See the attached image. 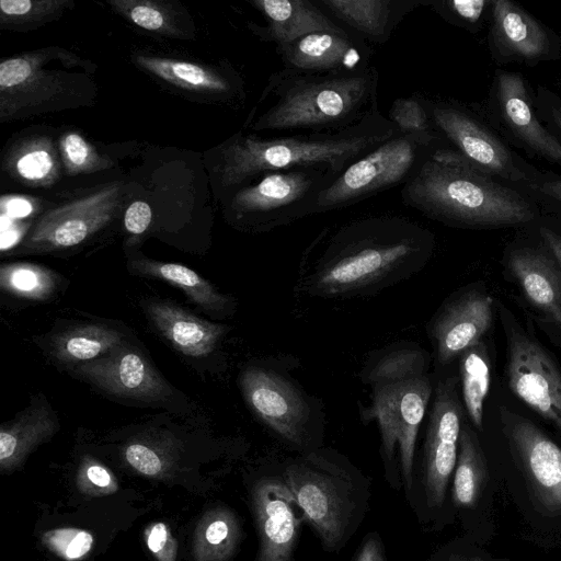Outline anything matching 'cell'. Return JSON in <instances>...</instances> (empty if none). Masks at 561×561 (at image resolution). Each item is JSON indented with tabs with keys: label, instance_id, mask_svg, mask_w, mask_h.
Listing matches in <instances>:
<instances>
[{
	"label": "cell",
	"instance_id": "6da1fadb",
	"mask_svg": "<svg viewBox=\"0 0 561 561\" xmlns=\"http://www.w3.org/2000/svg\"><path fill=\"white\" fill-rule=\"evenodd\" d=\"M434 250V233L409 217H354L320 232L309 248L313 259L300 288L328 299L373 295L419 273Z\"/></svg>",
	"mask_w": 561,
	"mask_h": 561
},
{
	"label": "cell",
	"instance_id": "7a4b0ae2",
	"mask_svg": "<svg viewBox=\"0 0 561 561\" xmlns=\"http://www.w3.org/2000/svg\"><path fill=\"white\" fill-rule=\"evenodd\" d=\"M379 72L373 65L350 73H271L245 126L276 136L337 133L378 108Z\"/></svg>",
	"mask_w": 561,
	"mask_h": 561
},
{
	"label": "cell",
	"instance_id": "3957f363",
	"mask_svg": "<svg viewBox=\"0 0 561 561\" xmlns=\"http://www.w3.org/2000/svg\"><path fill=\"white\" fill-rule=\"evenodd\" d=\"M401 199L425 217L462 229L527 227L541 214L527 194L466 163L446 146L402 186Z\"/></svg>",
	"mask_w": 561,
	"mask_h": 561
},
{
	"label": "cell",
	"instance_id": "277c9868",
	"mask_svg": "<svg viewBox=\"0 0 561 561\" xmlns=\"http://www.w3.org/2000/svg\"><path fill=\"white\" fill-rule=\"evenodd\" d=\"M398 133L380 111L337 133L261 137L239 131L218 150L215 172L227 192L266 171L319 168L337 176Z\"/></svg>",
	"mask_w": 561,
	"mask_h": 561
},
{
	"label": "cell",
	"instance_id": "5b68a950",
	"mask_svg": "<svg viewBox=\"0 0 561 561\" xmlns=\"http://www.w3.org/2000/svg\"><path fill=\"white\" fill-rule=\"evenodd\" d=\"M502 417L507 465L492 466L499 495L517 516L524 541L546 551L559 549L561 446L531 421L504 410Z\"/></svg>",
	"mask_w": 561,
	"mask_h": 561
},
{
	"label": "cell",
	"instance_id": "8992f818",
	"mask_svg": "<svg viewBox=\"0 0 561 561\" xmlns=\"http://www.w3.org/2000/svg\"><path fill=\"white\" fill-rule=\"evenodd\" d=\"M282 478L322 547L342 549L367 508L365 476L342 454L318 447L290 460Z\"/></svg>",
	"mask_w": 561,
	"mask_h": 561
},
{
	"label": "cell",
	"instance_id": "52a82bcc",
	"mask_svg": "<svg viewBox=\"0 0 561 561\" xmlns=\"http://www.w3.org/2000/svg\"><path fill=\"white\" fill-rule=\"evenodd\" d=\"M96 67L71 51L50 46L0 62V122L94 104Z\"/></svg>",
	"mask_w": 561,
	"mask_h": 561
},
{
	"label": "cell",
	"instance_id": "ba28073f",
	"mask_svg": "<svg viewBox=\"0 0 561 561\" xmlns=\"http://www.w3.org/2000/svg\"><path fill=\"white\" fill-rule=\"evenodd\" d=\"M449 146L438 133H401L348 165L320 194L316 214L355 205L404 185L438 149Z\"/></svg>",
	"mask_w": 561,
	"mask_h": 561
},
{
	"label": "cell",
	"instance_id": "9c48e42d",
	"mask_svg": "<svg viewBox=\"0 0 561 561\" xmlns=\"http://www.w3.org/2000/svg\"><path fill=\"white\" fill-rule=\"evenodd\" d=\"M335 178L319 168L262 172L230 191L227 211L241 228L271 231L314 215L320 194Z\"/></svg>",
	"mask_w": 561,
	"mask_h": 561
},
{
	"label": "cell",
	"instance_id": "30bf717a",
	"mask_svg": "<svg viewBox=\"0 0 561 561\" xmlns=\"http://www.w3.org/2000/svg\"><path fill=\"white\" fill-rule=\"evenodd\" d=\"M422 99L435 130L474 170L522 192L539 173L479 112L454 99Z\"/></svg>",
	"mask_w": 561,
	"mask_h": 561
},
{
	"label": "cell",
	"instance_id": "8fae6325",
	"mask_svg": "<svg viewBox=\"0 0 561 561\" xmlns=\"http://www.w3.org/2000/svg\"><path fill=\"white\" fill-rule=\"evenodd\" d=\"M433 393L432 378L424 374L371 388L370 404L360 409L364 421L378 424L388 481L400 486L401 478L407 495L413 486L419 430Z\"/></svg>",
	"mask_w": 561,
	"mask_h": 561
},
{
	"label": "cell",
	"instance_id": "7c38bea8",
	"mask_svg": "<svg viewBox=\"0 0 561 561\" xmlns=\"http://www.w3.org/2000/svg\"><path fill=\"white\" fill-rule=\"evenodd\" d=\"M243 398L253 414L293 447L308 451L322 434L319 403L295 381L274 369L251 365L240 376Z\"/></svg>",
	"mask_w": 561,
	"mask_h": 561
},
{
	"label": "cell",
	"instance_id": "4fadbf2b",
	"mask_svg": "<svg viewBox=\"0 0 561 561\" xmlns=\"http://www.w3.org/2000/svg\"><path fill=\"white\" fill-rule=\"evenodd\" d=\"M462 424L463 407L458 394V380L454 376L447 377L434 388L421 473L425 508L443 524L454 522L449 511V490Z\"/></svg>",
	"mask_w": 561,
	"mask_h": 561
},
{
	"label": "cell",
	"instance_id": "5bb4252c",
	"mask_svg": "<svg viewBox=\"0 0 561 561\" xmlns=\"http://www.w3.org/2000/svg\"><path fill=\"white\" fill-rule=\"evenodd\" d=\"M483 113L508 145L561 168V141L539 117L535 92L522 73L502 68L494 71Z\"/></svg>",
	"mask_w": 561,
	"mask_h": 561
},
{
	"label": "cell",
	"instance_id": "9a60e30c",
	"mask_svg": "<svg viewBox=\"0 0 561 561\" xmlns=\"http://www.w3.org/2000/svg\"><path fill=\"white\" fill-rule=\"evenodd\" d=\"M500 486L491 461L473 431L463 422L449 490V511L467 538L485 546L496 536L495 502Z\"/></svg>",
	"mask_w": 561,
	"mask_h": 561
},
{
	"label": "cell",
	"instance_id": "2e32d148",
	"mask_svg": "<svg viewBox=\"0 0 561 561\" xmlns=\"http://www.w3.org/2000/svg\"><path fill=\"white\" fill-rule=\"evenodd\" d=\"M122 198L123 184L113 182L46 210L28 230L18 252L47 253L83 243L116 217Z\"/></svg>",
	"mask_w": 561,
	"mask_h": 561
},
{
	"label": "cell",
	"instance_id": "e0dca14e",
	"mask_svg": "<svg viewBox=\"0 0 561 561\" xmlns=\"http://www.w3.org/2000/svg\"><path fill=\"white\" fill-rule=\"evenodd\" d=\"M486 46L499 66L535 67L561 59V36L513 0H493Z\"/></svg>",
	"mask_w": 561,
	"mask_h": 561
},
{
	"label": "cell",
	"instance_id": "ac0fdd59",
	"mask_svg": "<svg viewBox=\"0 0 561 561\" xmlns=\"http://www.w3.org/2000/svg\"><path fill=\"white\" fill-rule=\"evenodd\" d=\"M505 375L511 390L561 432V371L549 353L520 328L506 327Z\"/></svg>",
	"mask_w": 561,
	"mask_h": 561
},
{
	"label": "cell",
	"instance_id": "d6986e66",
	"mask_svg": "<svg viewBox=\"0 0 561 561\" xmlns=\"http://www.w3.org/2000/svg\"><path fill=\"white\" fill-rule=\"evenodd\" d=\"M285 69L306 73H350L371 67L373 47L351 32H314L276 46Z\"/></svg>",
	"mask_w": 561,
	"mask_h": 561
},
{
	"label": "cell",
	"instance_id": "ffe728a7",
	"mask_svg": "<svg viewBox=\"0 0 561 561\" xmlns=\"http://www.w3.org/2000/svg\"><path fill=\"white\" fill-rule=\"evenodd\" d=\"M251 503L259 536L254 561H294L300 519L283 478L259 480L252 489Z\"/></svg>",
	"mask_w": 561,
	"mask_h": 561
},
{
	"label": "cell",
	"instance_id": "44dd1931",
	"mask_svg": "<svg viewBox=\"0 0 561 561\" xmlns=\"http://www.w3.org/2000/svg\"><path fill=\"white\" fill-rule=\"evenodd\" d=\"M73 373L108 393L145 401H165L171 388L147 358L124 344L108 355L77 365Z\"/></svg>",
	"mask_w": 561,
	"mask_h": 561
},
{
	"label": "cell",
	"instance_id": "7402d4cb",
	"mask_svg": "<svg viewBox=\"0 0 561 561\" xmlns=\"http://www.w3.org/2000/svg\"><path fill=\"white\" fill-rule=\"evenodd\" d=\"M492 297L470 290L449 299L437 310L427 332L435 344L438 365H448L481 342L492 323Z\"/></svg>",
	"mask_w": 561,
	"mask_h": 561
},
{
	"label": "cell",
	"instance_id": "603a6c76",
	"mask_svg": "<svg viewBox=\"0 0 561 561\" xmlns=\"http://www.w3.org/2000/svg\"><path fill=\"white\" fill-rule=\"evenodd\" d=\"M331 19L371 45H383L425 0H313Z\"/></svg>",
	"mask_w": 561,
	"mask_h": 561
},
{
	"label": "cell",
	"instance_id": "cb8c5ba5",
	"mask_svg": "<svg viewBox=\"0 0 561 561\" xmlns=\"http://www.w3.org/2000/svg\"><path fill=\"white\" fill-rule=\"evenodd\" d=\"M249 3L266 21L265 25L249 22V30L262 42L276 46L314 32H347L313 0H249Z\"/></svg>",
	"mask_w": 561,
	"mask_h": 561
},
{
	"label": "cell",
	"instance_id": "d4e9b609",
	"mask_svg": "<svg viewBox=\"0 0 561 561\" xmlns=\"http://www.w3.org/2000/svg\"><path fill=\"white\" fill-rule=\"evenodd\" d=\"M146 314L175 350L191 357L211 354L229 329L198 318L169 300L150 299Z\"/></svg>",
	"mask_w": 561,
	"mask_h": 561
},
{
	"label": "cell",
	"instance_id": "484cf974",
	"mask_svg": "<svg viewBox=\"0 0 561 561\" xmlns=\"http://www.w3.org/2000/svg\"><path fill=\"white\" fill-rule=\"evenodd\" d=\"M507 264L528 301L561 324V271L556 261L539 248L523 245L510 250Z\"/></svg>",
	"mask_w": 561,
	"mask_h": 561
},
{
	"label": "cell",
	"instance_id": "4316f807",
	"mask_svg": "<svg viewBox=\"0 0 561 561\" xmlns=\"http://www.w3.org/2000/svg\"><path fill=\"white\" fill-rule=\"evenodd\" d=\"M134 62L157 78L187 91L226 98L242 94L238 77L196 62L148 55H136Z\"/></svg>",
	"mask_w": 561,
	"mask_h": 561
},
{
	"label": "cell",
	"instance_id": "83f0119b",
	"mask_svg": "<svg viewBox=\"0 0 561 561\" xmlns=\"http://www.w3.org/2000/svg\"><path fill=\"white\" fill-rule=\"evenodd\" d=\"M128 268L135 275L161 279L176 286L192 302L214 316L225 317L231 313L236 304L231 296L218 291L211 283L185 265L138 255L128 260Z\"/></svg>",
	"mask_w": 561,
	"mask_h": 561
},
{
	"label": "cell",
	"instance_id": "f1b7e54d",
	"mask_svg": "<svg viewBox=\"0 0 561 561\" xmlns=\"http://www.w3.org/2000/svg\"><path fill=\"white\" fill-rule=\"evenodd\" d=\"M59 424L48 404L28 407L0 430V469L10 472L58 431Z\"/></svg>",
	"mask_w": 561,
	"mask_h": 561
},
{
	"label": "cell",
	"instance_id": "f546056e",
	"mask_svg": "<svg viewBox=\"0 0 561 561\" xmlns=\"http://www.w3.org/2000/svg\"><path fill=\"white\" fill-rule=\"evenodd\" d=\"M61 160L51 138L32 135L13 142L2 160V169L28 187H49L60 178Z\"/></svg>",
	"mask_w": 561,
	"mask_h": 561
},
{
	"label": "cell",
	"instance_id": "4dcf8cb0",
	"mask_svg": "<svg viewBox=\"0 0 561 561\" xmlns=\"http://www.w3.org/2000/svg\"><path fill=\"white\" fill-rule=\"evenodd\" d=\"M430 355L412 342H399L375 351L366 359L362 382L370 389L396 380L427 374Z\"/></svg>",
	"mask_w": 561,
	"mask_h": 561
},
{
	"label": "cell",
	"instance_id": "1f68e13d",
	"mask_svg": "<svg viewBox=\"0 0 561 561\" xmlns=\"http://www.w3.org/2000/svg\"><path fill=\"white\" fill-rule=\"evenodd\" d=\"M241 536V525L231 510L216 507L207 511L194 533V560L228 561L236 552Z\"/></svg>",
	"mask_w": 561,
	"mask_h": 561
},
{
	"label": "cell",
	"instance_id": "d6a6232c",
	"mask_svg": "<svg viewBox=\"0 0 561 561\" xmlns=\"http://www.w3.org/2000/svg\"><path fill=\"white\" fill-rule=\"evenodd\" d=\"M123 345V335L108 327L85 324L66 330L51 343L53 355L65 364H83L104 357Z\"/></svg>",
	"mask_w": 561,
	"mask_h": 561
},
{
	"label": "cell",
	"instance_id": "836d02e7",
	"mask_svg": "<svg viewBox=\"0 0 561 561\" xmlns=\"http://www.w3.org/2000/svg\"><path fill=\"white\" fill-rule=\"evenodd\" d=\"M113 11L148 32L173 38H188L193 33L183 27V12L160 0H111Z\"/></svg>",
	"mask_w": 561,
	"mask_h": 561
},
{
	"label": "cell",
	"instance_id": "e575fe53",
	"mask_svg": "<svg viewBox=\"0 0 561 561\" xmlns=\"http://www.w3.org/2000/svg\"><path fill=\"white\" fill-rule=\"evenodd\" d=\"M459 373L467 414L473 426L481 432L484 401L491 385L490 359L482 342L459 356Z\"/></svg>",
	"mask_w": 561,
	"mask_h": 561
},
{
	"label": "cell",
	"instance_id": "d590c367",
	"mask_svg": "<svg viewBox=\"0 0 561 561\" xmlns=\"http://www.w3.org/2000/svg\"><path fill=\"white\" fill-rule=\"evenodd\" d=\"M75 5L72 0H1L0 27L25 32L58 20Z\"/></svg>",
	"mask_w": 561,
	"mask_h": 561
},
{
	"label": "cell",
	"instance_id": "8d00e7d4",
	"mask_svg": "<svg viewBox=\"0 0 561 561\" xmlns=\"http://www.w3.org/2000/svg\"><path fill=\"white\" fill-rule=\"evenodd\" d=\"M58 275L51 270L32 263L2 264L0 268L1 288L16 297L44 301L53 296L58 287Z\"/></svg>",
	"mask_w": 561,
	"mask_h": 561
},
{
	"label": "cell",
	"instance_id": "74e56055",
	"mask_svg": "<svg viewBox=\"0 0 561 561\" xmlns=\"http://www.w3.org/2000/svg\"><path fill=\"white\" fill-rule=\"evenodd\" d=\"M58 151L65 173L69 176L90 174L113 165L84 137L73 130L64 133L58 139Z\"/></svg>",
	"mask_w": 561,
	"mask_h": 561
},
{
	"label": "cell",
	"instance_id": "f35d334b",
	"mask_svg": "<svg viewBox=\"0 0 561 561\" xmlns=\"http://www.w3.org/2000/svg\"><path fill=\"white\" fill-rule=\"evenodd\" d=\"M492 2L493 0H425L424 5L447 23L470 34H478L489 24Z\"/></svg>",
	"mask_w": 561,
	"mask_h": 561
},
{
	"label": "cell",
	"instance_id": "ab89813d",
	"mask_svg": "<svg viewBox=\"0 0 561 561\" xmlns=\"http://www.w3.org/2000/svg\"><path fill=\"white\" fill-rule=\"evenodd\" d=\"M388 119L401 133H437L424 105L422 93L397 98L388 112Z\"/></svg>",
	"mask_w": 561,
	"mask_h": 561
},
{
	"label": "cell",
	"instance_id": "60d3db41",
	"mask_svg": "<svg viewBox=\"0 0 561 561\" xmlns=\"http://www.w3.org/2000/svg\"><path fill=\"white\" fill-rule=\"evenodd\" d=\"M43 545L66 561L81 560L92 549L93 537L83 529L61 527L48 530L42 536Z\"/></svg>",
	"mask_w": 561,
	"mask_h": 561
},
{
	"label": "cell",
	"instance_id": "b9f144b4",
	"mask_svg": "<svg viewBox=\"0 0 561 561\" xmlns=\"http://www.w3.org/2000/svg\"><path fill=\"white\" fill-rule=\"evenodd\" d=\"M426 561H515L495 557L484 546L467 538L457 537L435 550Z\"/></svg>",
	"mask_w": 561,
	"mask_h": 561
},
{
	"label": "cell",
	"instance_id": "7bdbcfd3",
	"mask_svg": "<svg viewBox=\"0 0 561 561\" xmlns=\"http://www.w3.org/2000/svg\"><path fill=\"white\" fill-rule=\"evenodd\" d=\"M523 192L530 196L541 209L561 216V175L540 170Z\"/></svg>",
	"mask_w": 561,
	"mask_h": 561
},
{
	"label": "cell",
	"instance_id": "ee69618b",
	"mask_svg": "<svg viewBox=\"0 0 561 561\" xmlns=\"http://www.w3.org/2000/svg\"><path fill=\"white\" fill-rule=\"evenodd\" d=\"M535 104L543 124L561 141V95L546 85L537 84Z\"/></svg>",
	"mask_w": 561,
	"mask_h": 561
},
{
	"label": "cell",
	"instance_id": "f6af8a7d",
	"mask_svg": "<svg viewBox=\"0 0 561 561\" xmlns=\"http://www.w3.org/2000/svg\"><path fill=\"white\" fill-rule=\"evenodd\" d=\"M79 484L94 494H107L117 489V482L112 472L90 458H85L81 465Z\"/></svg>",
	"mask_w": 561,
	"mask_h": 561
},
{
	"label": "cell",
	"instance_id": "bcb514c9",
	"mask_svg": "<svg viewBox=\"0 0 561 561\" xmlns=\"http://www.w3.org/2000/svg\"><path fill=\"white\" fill-rule=\"evenodd\" d=\"M124 455L128 465L144 476L156 477L164 469L163 458L148 445L130 444Z\"/></svg>",
	"mask_w": 561,
	"mask_h": 561
},
{
	"label": "cell",
	"instance_id": "7dc6e473",
	"mask_svg": "<svg viewBox=\"0 0 561 561\" xmlns=\"http://www.w3.org/2000/svg\"><path fill=\"white\" fill-rule=\"evenodd\" d=\"M146 543L158 561H175L178 545L168 525L154 523L146 530Z\"/></svg>",
	"mask_w": 561,
	"mask_h": 561
},
{
	"label": "cell",
	"instance_id": "c3c4849f",
	"mask_svg": "<svg viewBox=\"0 0 561 561\" xmlns=\"http://www.w3.org/2000/svg\"><path fill=\"white\" fill-rule=\"evenodd\" d=\"M533 225L537 228L542 244L561 271V230L553 226L551 219L547 215H542V211Z\"/></svg>",
	"mask_w": 561,
	"mask_h": 561
},
{
	"label": "cell",
	"instance_id": "681fc988",
	"mask_svg": "<svg viewBox=\"0 0 561 561\" xmlns=\"http://www.w3.org/2000/svg\"><path fill=\"white\" fill-rule=\"evenodd\" d=\"M151 218L149 204L145 201H135L125 210L124 226L129 233L141 234L148 229Z\"/></svg>",
	"mask_w": 561,
	"mask_h": 561
},
{
	"label": "cell",
	"instance_id": "f907efd6",
	"mask_svg": "<svg viewBox=\"0 0 561 561\" xmlns=\"http://www.w3.org/2000/svg\"><path fill=\"white\" fill-rule=\"evenodd\" d=\"M354 561H386L381 538L370 533L363 540Z\"/></svg>",
	"mask_w": 561,
	"mask_h": 561
},
{
	"label": "cell",
	"instance_id": "816d5d0a",
	"mask_svg": "<svg viewBox=\"0 0 561 561\" xmlns=\"http://www.w3.org/2000/svg\"><path fill=\"white\" fill-rule=\"evenodd\" d=\"M8 215L22 217L32 211V205L24 198H11L7 203Z\"/></svg>",
	"mask_w": 561,
	"mask_h": 561
}]
</instances>
